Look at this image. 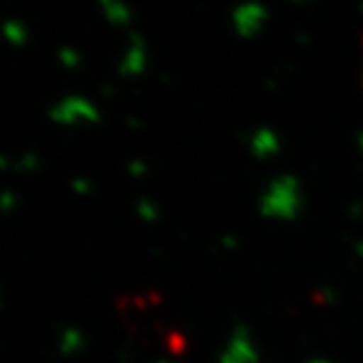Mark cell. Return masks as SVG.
I'll return each mask as SVG.
<instances>
[]
</instances>
